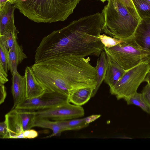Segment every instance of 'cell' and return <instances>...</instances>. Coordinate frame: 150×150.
Segmentation results:
<instances>
[{
    "mask_svg": "<svg viewBox=\"0 0 150 150\" xmlns=\"http://www.w3.org/2000/svg\"><path fill=\"white\" fill-rule=\"evenodd\" d=\"M104 18L98 12L71 22L44 37L37 48L35 63L62 55L98 57L104 46L99 38Z\"/></svg>",
    "mask_w": 150,
    "mask_h": 150,
    "instance_id": "1",
    "label": "cell"
},
{
    "mask_svg": "<svg viewBox=\"0 0 150 150\" xmlns=\"http://www.w3.org/2000/svg\"><path fill=\"white\" fill-rule=\"evenodd\" d=\"M89 57L62 55L35 63L31 67L46 91L68 96L78 89H95L97 74Z\"/></svg>",
    "mask_w": 150,
    "mask_h": 150,
    "instance_id": "2",
    "label": "cell"
},
{
    "mask_svg": "<svg viewBox=\"0 0 150 150\" xmlns=\"http://www.w3.org/2000/svg\"><path fill=\"white\" fill-rule=\"evenodd\" d=\"M81 0H16L14 5L25 16L34 22L64 21L73 12Z\"/></svg>",
    "mask_w": 150,
    "mask_h": 150,
    "instance_id": "3",
    "label": "cell"
},
{
    "mask_svg": "<svg viewBox=\"0 0 150 150\" xmlns=\"http://www.w3.org/2000/svg\"><path fill=\"white\" fill-rule=\"evenodd\" d=\"M101 13L102 31L121 40L133 36L141 19L136 9L126 7L117 0H108Z\"/></svg>",
    "mask_w": 150,
    "mask_h": 150,
    "instance_id": "4",
    "label": "cell"
},
{
    "mask_svg": "<svg viewBox=\"0 0 150 150\" xmlns=\"http://www.w3.org/2000/svg\"><path fill=\"white\" fill-rule=\"evenodd\" d=\"M104 50L107 55L126 71L148 62L150 57V52L142 49L133 36L122 40L121 42L113 47H104Z\"/></svg>",
    "mask_w": 150,
    "mask_h": 150,
    "instance_id": "5",
    "label": "cell"
},
{
    "mask_svg": "<svg viewBox=\"0 0 150 150\" xmlns=\"http://www.w3.org/2000/svg\"><path fill=\"white\" fill-rule=\"evenodd\" d=\"M149 70L148 62L140 63L128 70L116 85L110 88V93L118 100H125L137 92Z\"/></svg>",
    "mask_w": 150,
    "mask_h": 150,
    "instance_id": "6",
    "label": "cell"
},
{
    "mask_svg": "<svg viewBox=\"0 0 150 150\" xmlns=\"http://www.w3.org/2000/svg\"><path fill=\"white\" fill-rule=\"evenodd\" d=\"M31 111L35 114L36 118L56 121L76 119L83 116L85 114L81 106L71 104L69 101L51 108Z\"/></svg>",
    "mask_w": 150,
    "mask_h": 150,
    "instance_id": "7",
    "label": "cell"
},
{
    "mask_svg": "<svg viewBox=\"0 0 150 150\" xmlns=\"http://www.w3.org/2000/svg\"><path fill=\"white\" fill-rule=\"evenodd\" d=\"M69 101L68 96L47 91L36 97L25 98L15 109L35 110L47 109L60 105Z\"/></svg>",
    "mask_w": 150,
    "mask_h": 150,
    "instance_id": "8",
    "label": "cell"
},
{
    "mask_svg": "<svg viewBox=\"0 0 150 150\" xmlns=\"http://www.w3.org/2000/svg\"><path fill=\"white\" fill-rule=\"evenodd\" d=\"M5 121L7 127V139H24L22 124L16 109L6 114Z\"/></svg>",
    "mask_w": 150,
    "mask_h": 150,
    "instance_id": "9",
    "label": "cell"
},
{
    "mask_svg": "<svg viewBox=\"0 0 150 150\" xmlns=\"http://www.w3.org/2000/svg\"><path fill=\"white\" fill-rule=\"evenodd\" d=\"M133 37L142 49L150 52V18L141 19Z\"/></svg>",
    "mask_w": 150,
    "mask_h": 150,
    "instance_id": "10",
    "label": "cell"
},
{
    "mask_svg": "<svg viewBox=\"0 0 150 150\" xmlns=\"http://www.w3.org/2000/svg\"><path fill=\"white\" fill-rule=\"evenodd\" d=\"M16 8L14 4L8 2L0 7V34L8 30L19 33L14 22V12Z\"/></svg>",
    "mask_w": 150,
    "mask_h": 150,
    "instance_id": "11",
    "label": "cell"
},
{
    "mask_svg": "<svg viewBox=\"0 0 150 150\" xmlns=\"http://www.w3.org/2000/svg\"><path fill=\"white\" fill-rule=\"evenodd\" d=\"M24 76L26 84L25 98L38 97L45 92V89L38 81L31 67H26Z\"/></svg>",
    "mask_w": 150,
    "mask_h": 150,
    "instance_id": "12",
    "label": "cell"
},
{
    "mask_svg": "<svg viewBox=\"0 0 150 150\" xmlns=\"http://www.w3.org/2000/svg\"><path fill=\"white\" fill-rule=\"evenodd\" d=\"M12 76V93L13 104L12 109H15L25 98L26 84L25 76L18 72Z\"/></svg>",
    "mask_w": 150,
    "mask_h": 150,
    "instance_id": "13",
    "label": "cell"
},
{
    "mask_svg": "<svg viewBox=\"0 0 150 150\" xmlns=\"http://www.w3.org/2000/svg\"><path fill=\"white\" fill-rule=\"evenodd\" d=\"M107 56L108 66L104 81L111 88L120 81L126 71L109 56Z\"/></svg>",
    "mask_w": 150,
    "mask_h": 150,
    "instance_id": "14",
    "label": "cell"
},
{
    "mask_svg": "<svg viewBox=\"0 0 150 150\" xmlns=\"http://www.w3.org/2000/svg\"><path fill=\"white\" fill-rule=\"evenodd\" d=\"M27 58L23 51L22 46L19 44L17 40L8 52V69L12 75L18 72V64Z\"/></svg>",
    "mask_w": 150,
    "mask_h": 150,
    "instance_id": "15",
    "label": "cell"
},
{
    "mask_svg": "<svg viewBox=\"0 0 150 150\" xmlns=\"http://www.w3.org/2000/svg\"><path fill=\"white\" fill-rule=\"evenodd\" d=\"M35 127L49 129L52 130V134L44 137L45 138L59 136L62 132L66 131L59 121H53L45 118H36L33 125V127Z\"/></svg>",
    "mask_w": 150,
    "mask_h": 150,
    "instance_id": "16",
    "label": "cell"
},
{
    "mask_svg": "<svg viewBox=\"0 0 150 150\" xmlns=\"http://www.w3.org/2000/svg\"><path fill=\"white\" fill-rule=\"evenodd\" d=\"M94 89L90 87L81 88L75 91L68 96V100L73 104L81 106L92 97Z\"/></svg>",
    "mask_w": 150,
    "mask_h": 150,
    "instance_id": "17",
    "label": "cell"
},
{
    "mask_svg": "<svg viewBox=\"0 0 150 150\" xmlns=\"http://www.w3.org/2000/svg\"><path fill=\"white\" fill-rule=\"evenodd\" d=\"M108 66L107 55L104 51H103L100 55V57L97 61L95 67L97 74V82L95 89L94 90L92 97L96 94L97 91L104 81Z\"/></svg>",
    "mask_w": 150,
    "mask_h": 150,
    "instance_id": "18",
    "label": "cell"
},
{
    "mask_svg": "<svg viewBox=\"0 0 150 150\" xmlns=\"http://www.w3.org/2000/svg\"><path fill=\"white\" fill-rule=\"evenodd\" d=\"M16 109L21 119L24 131L33 127L36 117L33 112L23 109Z\"/></svg>",
    "mask_w": 150,
    "mask_h": 150,
    "instance_id": "19",
    "label": "cell"
},
{
    "mask_svg": "<svg viewBox=\"0 0 150 150\" xmlns=\"http://www.w3.org/2000/svg\"><path fill=\"white\" fill-rule=\"evenodd\" d=\"M59 121L66 131L79 130L86 127L89 124L87 122L86 117Z\"/></svg>",
    "mask_w": 150,
    "mask_h": 150,
    "instance_id": "20",
    "label": "cell"
},
{
    "mask_svg": "<svg viewBox=\"0 0 150 150\" xmlns=\"http://www.w3.org/2000/svg\"><path fill=\"white\" fill-rule=\"evenodd\" d=\"M18 34L8 30L0 34V44L8 50L17 40Z\"/></svg>",
    "mask_w": 150,
    "mask_h": 150,
    "instance_id": "21",
    "label": "cell"
},
{
    "mask_svg": "<svg viewBox=\"0 0 150 150\" xmlns=\"http://www.w3.org/2000/svg\"><path fill=\"white\" fill-rule=\"evenodd\" d=\"M124 100L127 105H134L139 106L144 112L150 114V108L145 102L141 93L137 92Z\"/></svg>",
    "mask_w": 150,
    "mask_h": 150,
    "instance_id": "22",
    "label": "cell"
},
{
    "mask_svg": "<svg viewBox=\"0 0 150 150\" xmlns=\"http://www.w3.org/2000/svg\"><path fill=\"white\" fill-rule=\"evenodd\" d=\"M141 19L150 18V2L146 0H132Z\"/></svg>",
    "mask_w": 150,
    "mask_h": 150,
    "instance_id": "23",
    "label": "cell"
},
{
    "mask_svg": "<svg viewBox=\"0 0 150 150\" xmlns=\"http://www.w3.org/2000/svg\"><path fill=\"white\" fill-rule=\"evenodd\" d=\"M99 38L104 47L106 48L113 47L122 41V40L115 38L105 34H100Z\"/></svg>",
    "mask_w": 150,
    "mask_h": 150,
    "instance_id": "24",
    "label": "cell"
},
{
    "mask_svg": "<svg viewBox=\"0 0 150 150\" xmlns=\"http://www.w3.org/2000/svg\"><path fill=\"white\" fill-rule=\"evenodd\" d=\"M8 50L0 44V64L8 73Z\"/></svg>",
    "mask_w": 150,
    "mask_h": 150,
    "instance_id": "25",
    "label": "cell"
},
{
    "mask_svg": "<svg viewBox=\"0 0 150 150\" xmlns=\"http://www.w3.org/2000/svg\"><path fill=\"white\" fill-rule=\"evenodd\" d=\"M141 93L145 102L150 108V85L147 83L143 88Z\"/></svg>",
    "mask_w": 150,
    "mask_h": 150,
    "instance_id": "26",
    "label": "cell"
},
{
    "mask_svg": "<svg viewBox=\"0 0 150 150\" xmlns=\"http://www.w3.org/2000/svg\"><path fill=\"white\" fill-rule=\"evenodd\" d=\"M0 137L1 139H7L8 129L5 121L0 123Z\"/></svg>",
    "mask_w": 150,
    "mask_h": 150,
    "instance_id": "27",
    "label": "cell"
},
{
    "mask_svg": "<svg viewBox=\"0 0 150 150\" xmlns=\"http://www.w3.org/2000/svg\"><path fill=\"white\" fill-rule=\"evenodd\" d=\"M23 134L24 139H33L38 136V133L35 130L30 129L24 131Z\"/></svg>",
    "mask_w": 150,
    "mask_h": 150,
    "instance_id": "28",
    "label": "cell"
},
{
    "mask_svg": "<svg viewBox=\"0 0 150 150\" xmlns=\"http://www.w3.org/2000/svg\"><path fill=\"white\" fill-rule=\"evenodd\" d=\"M7 74L0 64V84H4L8 81Z\"/></svg>",
    "mask_w": 150,
    "mask_h": 150,
    "instance_id": "29",
    "label": "cell"
},
{
    "mask_svg": "<svg viewBox=\"0 0 150 150\" xmlns=\"http://www.w3.org/2000/svg\"><path fill=\"white\" fill-rule=\"evenodd\" d=\"M0 104L3 103L7 95L6 89L4 84H0Z\"/></svg>",
    "mask_w": 150,
    "mask_h": 150,
    "instance_id": "30",
    "label": "cell"
},
{
    "mask_svg": "<svg viewBox=\"0 0 150 150\" xmlns=\"http://www.w3.org/2000/svg\"><path fill=\"white\" fill-rule=\"evenodd\" d=\"M126 7L136 9L132 0H117Z\"/></svg>",
    "mask_w": 150,
    "mask_h": 150,
    "instance_id": "31",
    "label": "cell"
},
{
    "mask_svg": "<svg viewBox=\"0 0 150 150\" xmlns=\"http://www.w3.org/2000/svg\"><path fill=\"white\" fill-rule=\"evenodd\" d=\"M100 116V115H92L86 117L87 121L89 124L99 118Z\"/></svg>",
    "mask_w": 150,
    "mask_h": 150,
    "instance_id": "32",
    "label": "cell"
},
{
    "mask_svg": "<svg viewBox=\"0 0 150 150\" xmlns=\"http://www.w3.org/2000/svg\"><path fill=\"white\" fill-rule=\"evenodd\" d=\"M144 81H146L150 85V71L147 74Z\"/></svg>",
    "mask_w": 150,
    "mask_h": 150,
    "instance_id": "33",
    "label": "cell"
},
{
    "mask_svg": "<svg viewBox=\"0 0 150 150\" xmlns=\"http://www.w3.org/2000/svg\"><path fill=\"white\" fill-rule=\"evenodd\" d=\"M16 0H7V2L10 3L14 4Z\"/></svg>",
    "mask_w": 150,
    "mask_h": 150,
    "instance_id": "34",
    "label": "cell"
},
{
    "mask_svg": "<svg viewBox=\"0 0 150 150\" xmlns=\"http://www.w3.org/2000/svg\"><path fill=\"white\" fill-rule=\"evenodd\" d=\"M148 64H149V68H150V57L148 61Z\"/></svg>",
    "mask_w": 150,
    "mask_h": 150,
    "instance_id": "35",
    "label": "cell"
},
{
    "mask_svg": "<svg viewBox=\"0 0 150 150\" xmlns=\"http://www.w3.org/2000/svg\"><path fill=\"white\" fill-rule=\"evenodd\" d=\"M100 0V1L103 2H104L106 1H108V0Z\"/></svg>",
    "mask_w": 150,
    "mask_h": 150,
    "instance_id": "36",
    "label": "cell"
},
{
    "mask_svg": "<svg viewBox=\"0 0 150 150\" xmlns=\"http://www.w3.org/2000/svg\"><path fill=\"white\" fill-rule=\"evenodd\" d=\"M146 0L149 2H150V0Z\"/></svg>",
    "mask_w": 150,
    "mask_h": 150,
    "instance_id": "37",
    "label": "cell"
},
{
    "mask_svg": "<svg viewBox=\"0 0 150 150\" xmlns=\"http://www.w3.org/2000/svg\"></svg>",
    "mask_w": 150,
    "mask_h": 150,
    "instance_id": "38",
    "label": "cell"
}]
</instances>
